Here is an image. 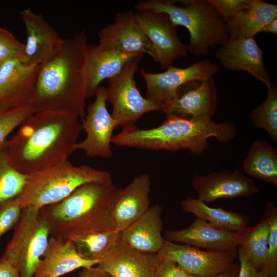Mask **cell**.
I'll return each instance as SVG.
<instances>
[{"instance_id":"cell-18","label":"cell","mask_w":277,"mask_h":277,"mask_svg":"<svg viewBox=\"0 0 277 277\" xmlns=\"http://www.w3.org/2000/svg\"><path fill=\"white\" fill-rule=\"evenodd\" d=\"M151 180L147 174L135 177L126 187L117 189L110 209L113 230L121 232L149 208Z\"/></svg>"},{"instance_id":"cell-29","label":"cell","mask_w":277,"mask_h":277,"mask_svg":"<svg viewBox=\"0 0 277 277\" xmlns=\"http://www.w3.org/2000/svg\"><path fill=\"white\" fill-rule=\"evenodd\" d=\"M121 238V232L111 230L90 233L72 241L82 258L90 261H101Z\"/></svg>"},{"instance_id":"cell-9","label":"cell","mask_w":277,"mask_h":277,"mask_svg":"<svg viewBox=\"0 0 277 277\" xmlns=\"http://www.w3.org/2000/svg\"><path fill=\"white\" fill-rule=\"evenodd\" d=\"M219 67L209 60L195 62L186 68L173 66L161 73H149L144 69L140 73L146 84V98L161 107L176 97L183 85L194 81L213 78Z\"/></svg>"},{"instance_id":"cell-8","label":"cell","mask_w":277,"mask_h":277,"mask_svg":"<svg viewBox=\"0 0 277 277\" xmlns=\"http://www.w3.org/2000/svg\"><path fill=\"white\" fill-rule=\"evenodd\" d=\"M143 57L144 54L133 57L119 74L107 80L106 97L112 106L111 115L116 127L123 128L135 125L144 114L161 111V107L143 97L136 86L134 77Z\"/></svg>"},{"instance_id":"cell-36","label":"cell","mask_w":277,"mask_h":277,"mask_svg":"<svg viewBox=\"0 0 277 277\" xmlns=\"http://www.w3.org/2000/svg\"><path fill=\"white\" fill-rule=\"evenodd\" d=\"M220 18L226 22L247 8L251 0H207Z\"/></svg>"},{"instance_id":"cell-21","label":"cell","mask_w":277,"mask_h":277,"mask_svg":"<svg viewBox=\"0 0 277 277\" xmlns=\"http://www.w3.org/2000/svg\"><path fill=\"white\" fill-rule=\"evenodd\" d=\"M192 82L181 86L175 97L162 106V111L182 116L211 117L217 108V89L213 78Z\"/></svg>"},{"instance_id":"cell-17","label":"cell","mask_w":277,"mask_h":277,"mask_svg":"<svg viewBox=\"0 0 277 277\" xmlns=\"http://www.w3.org/2000/svg\"><path fill=\"white\" fill-rule=\"evenodd\" d=\"M39 68V65H25L18 58L0 65V111L30 104Z\"/></svg>"},{"instance_id":"cell-39","label":"cell","mask_w":277,"mask_h":277,"mask_svg":"<svg viewBox=\"0 0 277 277\" xmlns=\"http://www.w3.org/2000/svg\"><path fill=\"white\" fill-rule=\"evenodd\" d=\"M0 277H21L18 269L8 261L0 258Z\"/></svg>"},{"instance_id":"cell-28","label":"cell","mask_w":277,"mask_h":277,"mask_svg":"<svg viewBox=\"0 0 277 277\" xmlns=\"http://www.w3.org/2000/svg\"><path fill=\"white\" fill-rule=\"evenodd\" d=\"M270 215L269 202L261 220L255 226L249 227L247 233L237 249L257 271H262L265 262L269 234Z\"/></svg>"},{"instance_id":"cell-15","label":"cell","mask_w":277,"mask_h":277,"mask_svg":"<svg viewBox=\"0 0 277 277\" xmlns=\"http://www.w3.org/2000/svg\"><path fill=\"white\" fill-rule=\"evenodd\" d=\"M20 15L27 35L20 61L27 66L41 65L60 49L65 39L41 14L28 8L21 11Z\"/></svg>"},{"instance_id":"cell-13","label":"cell","mask_w":277,"mask_h":277,"mask_svg":"<svg viewBox=\"0 0 277 277\" xmlns=\"http://www.w3.org/2000/svg\"><path fill=\"white\" fill-rule=\"evenodd\" d=\"M249 227L231 231L215 226L196 217L186 228L165 231V240L209 251H235L244 239Z\"/></svg>"},{"instance_id":"cell-35","label":"cell","mask_w":277,"mask_h":277,"mask_svg":"<svg viewBox=\"0 0 277 277\" xmlns=\"http://www.w3.org/2000/svg\"><path fill=\"white\" fill-rule=\"evenodd\" d=\"M22 209L15 197L0 203V238L18 223Z\"/></svg>"},{"instance_id":"cell-11","label":"cell","mask_w":277,"mask_h":277,"mask_svg":"<svg viewBox=\"0 0 277 277\" xmlns=\"http://www.w3.org/2000/svg\"><path fill=\"white\" fill-rule=\"evenodd\" d=\"M94 96V101L86 109L81 124L86 138L76 143L75 150L83 151L90 157L109 159L112 155L111 140L116 125L107 108L105 87L100 85Z\"/></svg>"},{"instance_id":"cell-2","label":"cell","mask_w":277,"mask_h":277,"mask_svg":"<svg viewBox=\"0 0 277 277\" xmlns=\"http://www.w3.org/2000/svg\"><path fill=\"white\" fill-rule=\"evenodd\" d=\"M87 37L84 31L65 39L60 49L39 65L30 102L34 113L63 112L83 120L87 96Z\"/></svg>"},{"instance_id":"cell-16","label":"cell","mask_w":277,"mask_h":277,"mask_svg":"<svg viewBox=\"0 0 277 277\" xmlns=\"http://www.w3.org/2000/svg\"><path fill=\"white\" fill-rule=\"evenodd\" d=\"M191 185L197 193V199L206 203L221 199L247 197L259 192L255 182L239 170L195 174Z\"/></svg>"},{"instance_id":"cell-14","label":"cell","mask_w":277,"mask_h":277,"mask_svg":"<svg viewBox=\"0 0 277 277\" xmlns=\"http://www.w3.org/2000/svg\"><path fill=\"white\" fill-rule=\"evenodd\" d=\"M98 37V44L105 48L133 55L147 54L156 62L155 51L131 10L118 13Z\"/></svg>"},{"instance_id":"cell-12","label":"cell","mask_w":277,"mask_h":277,"mask_svg":"<svg viewBox=\"0 0 277 277\" xmlns=\"http://www.w3.org/2000/svg\"><path fill=\"white\" fill-rule=\"evenodd\" d=\"M135 14L141 28L155 51L156 62L161 69H168L178 58L187 55V46L180 40L176 27L166 13L146 9Z\"/></svg>"},{"instance_id":"cell-26","label":"cell","mask_w":277,"mask_h":277,"mask_svg":"<svg viewBox=\"0 0 277 277\" xmlns=\"http://www.w3.org/2000/svg\"><path fill=\"white\" fill-rule=\"evenodd\" d=\"M242 166L248 175L277 186V149L267 142H253Z\"/></svg>"},{"instance_id":"cell-24","label":"cell","mask_w":277,"mask_h":277,"mask_svg":"<svg viewBox=\"0 0 277 277\" xmlns=\"http://www.w3.org/2000/svg\"><path fill=\"white\" fill-rule=\"evenodd\" d=\"M163 208L156 204L121 232L123 241L131 248L147 253H157L165 239L162 234Z\"/></svg>"},{"instance_id":"cell-1","label":"cell","mask_w":277,"mask_h":277,"mask_svg":"<svg viewBox=\"0 0 277 277\" xmlns=\"http://www.w3.org/2000/svg\"><path fill=\"white\" fill-rule=\"evenodd\" d=\"M80 117L63 112L33 113L20 126L5 151L9 164L28 176L68 161L82 131Z\"/></svg>"},{"instance_id":"cell-42","label":"cell","mask_w":277,"mask_h":277,"mask_svg":"<svg viewBox=\"0 0 277 277\" xmlns=\"http://www.w3.org/2000/svg\"><path fill=\"white\" fill-rule=\"evenodd\" d=\"M260 32H269L274 34L277 33V18L272 20L264 26Z\"/></svg>"},{"instance_id":"cell-7","label":"cell","mask_w":277,"mask_h":277,"mask_svg":"<svg viewBox=\"0 0 277 277\" xmlns=\"http://www.w3.org/2000/svg\"><path fill=\"white\" fill-rule=\"evenodd\" d=\"M49 236L48 224L39 210L23 209L2 258L18 269L21 277H33Z\"/></svg>"},{"instance_id":"cell-31","label":"cell","mask_w":277,"mask_h":277,"mask_svg":"<svg viewBox=\"0 0 277 277\" xmlns=\"http://www.w3.org/2000/svg\"><path fill=\"white\" fill-rule=\"evenodd\" d=\"M26 179V176L9 164L4 148L0 153V203L19 194Z\"/></svg>"},{"instance_id":"cell-34","label":"cell","mask_w":277,"mask_h":277,"mask_svg":"<svg viewBox=\"0 0 277 277\" xmlns=\"http://www.w3.org/2000/svg\"><path fill=\"white\" fill-rule=\"evenodd\" d=\"M25 44L7 29L0 27V65L13 59L21 58Z\"/></svg>"},{"instance_id":"cell-10","label":"cell","mask_w":277,"mask_h":277,"mask_svg":"<svg viewBox=\"0 0 277 277\" xmlns=\"http://www.w3.org/2000/svg\"><path fill=\"white\" fill-rule=\"evenodd\" d=\"M157 254L174 262L185 271L197 277H214L226 271L238 258L237 250H202L166 240Z\"/></svg>"},{"instance_id":"cell-37","label":"cell","mask_w":277,"mask_h":277,"mask_svg":"<svg viewBox=\"0 0 277 277\" xmlns=\"http://www.w3.org/2000/svg\"><path fill=\"white\" fill-rule=\"evenodd\" d=\"M159 258L156 277H197L186 272L170 260Z\"/></svg>"},{"instance_id":"cell-5","label":"cell","mask_w":277,"mask_h":277,"mask_svg":"<svg viewBox=\"0 0 277 277\" xmlns=\"http://www.w3.org/2000/svg\"><path fill=\"white\" fill-rule=\"evenodd\" d=\"M148 0L140 1L134 6L137 11L152 9L164 12L176 27L186 28L190 34L188 52L195 56L208 53L209 48L222 45L229 38L225 23L215 9L205 0Z\"/></svg>"},{"instance_id":"cell-27","label":"cell","mask_w":277,"mask_h":277,"mask_svg":"<svg viewBox=\"0 0 277 277\" xmlns=\"http://www.w3.org/2000/svg\"><path fill=\"white\" fill-rule=\"evenodd\" d=\"M182 209L194 214L212 225L228 230L241 231L248 227L250 220L238 212L221 208L208 206L206 203L196 198L188 197L180 202Z\"/></svg>"},{"instance_id":"cell-32","label":"cell","mask_w":277,"mask_h":277,"mask_svg":"<svg viewBox=\"0 0 277 277\" xmlns=\"http://www.w3.org/2000/svg\"><path fill=\"white\" fill-rule=\"evenodd\" d=\"M33 113L34 110L30 104L11 110L0 111V153L6 147L8 136Z\"/></svg>"},{"instance_id":"cell-38","label":"cell","mask_w":277,"mask_h":277,"mask_svg":"<svg viewBox=\"0 0 277 277\" xmlns=\"http://www.w3.org/2000/svg\"><path fill=\"white\" fill-rule=\"evenodd\" d=\"M240 269L238 277H271L260 271L254 269L242 254L238 251Z\"/></svg>"},{"instance_id":"cell-33","label":"cell","mask_w":277,"mask_h":277,"mask_svg":"<svg viewBox=\"0 0 277 277\" xmlns=\"http://www.w3.org/2000/svg\"><path fill=\"white\" fill-rule=\"evenodd\" d=\"M269 234L266 260L262 272L271 277H277V208L270 202Z\"/></svg>"},{"instance_id":"cell-30","label":"cell","mask_w":277,"mask_h":277,"mask_svg":"<svg viewBox=\"0 0 277 277\" xmlns=\"http://www.w3.org/2000/svg\"><path fill=\"white\" fill-rule=\"evenodd\" d=\"M266 99L253 109L251 120L254 126L266 130L274 142H277V87L271 85Z\"/></svg>"},{"instance_id":"cell-20","label":"cell","mask_w":277,"mask_h":277,"mask_svg":"<svg viewBox=\"0 0 277 277\" xmlns=\"http://www.w3.org/2000/svg\"><path fill=\"white\" fill-rule=\"evenodd\" d=\"M157 253L137 251L121 238L96 266L113 277H156Z\"/></svg>"},{"instance_id":"cell-19","label":"cell","mask_w":277,"mask_h":277,"mask_svg":"<svg viewBox=\"0 0 277 277\" xmlns=\"http://www.w3.org/2000/svg\"><path fill=\"white\" fill-rule=\"evenodd\" d=\"M215 57L226 69L246 72L264 83L272 85L264 64L263 52L254 37L230 38L218 49Z\"/></svg>"},{"instance_id":"cell-3","label":"cell","mask_w":277,"mask_h":277,"mask_svg":"<svg viewBox=\"0 0 277 277\" xmlns=\"http://www.w3.org/2000/svg\"><path fill=\"white\" fill-rule=\"evenodd\" d=\"M236 133V127L230 121L216 123L211 117L166 114L162 124L153 128L141 129L135 125L122 128L113 136L111 144L155 151L187 150L200 155L209 147L210 137L226 144Z\"/></svg>"},{"instance_id":"cell-40","label":"cell","mask_w":277,"mask_h":277,"mask_svg":"<svg viewBox=\"0 0 277 277\" xmlns=\"http://www.w3.org/2000/svg\"><path fill=\"white\" fill-rule=\"evenodd\" d=\"M80 277H113L108 272L99 268L96 265L90 268H84L79 272Z\"/></svg>"},{"instance_id":"cell-23","label":"cell","mask_w":277,"mask_h":277,"mask_svg":"<svg viewBox=\"0 0 277 277\" xmlns=\"http://www.w3.org/2000/svg\"><path fill=\"white\" fill-rule=\"evenodd\" d=\"M87 96H94L100 84L119 74L133 55L105 48L100 44L87 45Z\"/></svg>"},{"instance_id":"cell-4","label":"cell","mask_w":277,"mask_h":277,"mask_svg":"<svg viewBox=\"0 0 277 277\" xmlns=\"http://www.w3.org/2000/svg\"><path fill=\"white\" fill-rule=\"evenodd\" d=\"M117 189L113 181L89 183L63 200L42 208L50 236L72 241L90 233L113 230L110 209Z\"/></svg>"},{"instance_id":"cell-25","label":"cell","mask_w":277,"mask_h":277,"mask_svg":"<svg viewBox=\"0 0 277 277\" xmlns=\"http://www.w3.org/2000/svg\"><path fill=\"white\" fill-rule=\"evenodd\" d=\"M277 18V6L261 0H251L245 9L226 24L230 38L254 37L261 29Z\"/></svg>"},{"instance_id":"cell-6","label":"cell","mask_w":277,"mask_h":277,"mask_svg":"<svg viewBox=\"0 0 277 277\" xmlns=\"http://www.w3.org/2000/svg\"><path fill=\"white\" fill-rule=\"evenodd\" d=\"M112 181L110 172L86 165L75 166L67 161L27 176L15 199L22 209L40 210L57 203L81 186Z\"/></svg>"},{"instance_id":"cell-22","label":"cell","mask_w":277,"mask_h":277,"mask_svg":"<svg viewBox=\"0 0 277 277\" xmlns=\"http://www.w3.org/2000/svg\"><path fill=\"white\" fill-rule=\"evenodd\" d=\"M101 261L84 259L72 241L50 236L33 277H61L78 268L96 266Z\"/></svg>"},{"instance_id":"cell-41","label":"cell","mask_w":277,"mask_h":277,"mask_svg":"<svg viewBox=\"0 0 277 277\" xmlns=\"http://www.w3.org/2000/svg\"><path fill=\"white\" fill-rule=\"evenodd\" d=\"M240 269L239 263H234L229 269L214 277H238Z\"/></svg>"}]
</instances>
